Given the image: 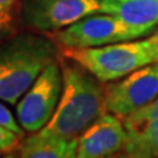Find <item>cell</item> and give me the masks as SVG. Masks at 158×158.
<instances>
[{
  "mask_svg": "<svg viewBox=\"0 0 158 158\" xmlns=\"http://www.w3.org/2000/svg\"><path fill=\"white\" fill-rule=\"evenodd\" d=\"M149 38H150V42L153 45V49H154V53H156V57L158 61V31H156Z\"/></svg>",
  "mask_w": 158,
  "mask_h": 158,
  "instance_id": "obj_17",
  "label": "cell"
},
{
  "mask_svg": "<svg viewBox=\"0 0 158 158\" xmlns=\"http://www.w3.org/2000/svg\"><path fill=\"white\" fill-rule=\"evenodd\" d=\"M158 96V62L131 73L118 82L106 85V112L128 117Z\"/></svg>",
  "mask_w": 158,
  "mask_h": 158,
  "instance_id": "obj_7",
  "label": "cell"
},
{
  "mask_svg": "<svg viewBox=\"0 0 158 158\" xmlns=\"http://www.w3.org/2000/svg\"><path fill=\"white\" fill-rule=\"evenodd\" d=\"M0 127L7 128V129H9L13 133H16L17 136L23 137V138L27 137L24 128L20 125L19 121H16V118H15L13 115H12V112L9 111L3 103H0Z\"/></svg>",
  "mask_w": 158,
  "mask_h": 158,
  "instance_id": "obj_13",
  "label": "cell"
},
{
  "mask_svg": "<svg viewBox=\"0 0 158 158\" xmlns=\"http://www.w3.org/2000/svg\"><path fill=\"white\" fill-rule=\"evenodd\" d=\"M3 71V62H2V54H0V74Z\"/></svg>",
  "mask_w": 158,
  "mask_h": 158,
  "instance_id": "obj_19",
  "label": "cell"
},
{
  "mask_svg": "<svg viewBox=\"0 0 158 158\" xmlns=\"http://www.w3.org/2000/svg\"><path fill=\"white\" fill-rule=\"evenodd\" d=\"M61 48H99L110 44L142 37V33L129 27L112 13L99 12L81 19L62 31L50 33Z\"/></svg>",
  "mask_w": 158,
  "mask_h": 158,
  "instance_id": "obj_4",
  "label": "cell"
},
{
  "mask_svg": "<svg viewBox=\"0 0 158 158\" xmlns=\"http://www.w3.org/2000/svg\"><path fill=\"white\" fill-rule=\"evenodd\" d=\"M61 56L86 67L103 83L117 81L138 69L158 62L149 37L99 48H61Z\"/></svg>",
  "mask_w": 158,
  "mask_h": 158,
  "instance_id": "obj_3",
  "label": "cell"
},
{
  "mask_svg": "<svg viewBox=\"0 0 158 158\" xmlns=\"http://www.w3.org/2000/svg\"><path fill=\"white\" fill-rule=\"evenodd\" d=\"M16 34L12 12H0V45Z\"/></svg>",
  "mask_w": 158,
  "mask_h": 158,
  "instance_id": "obj_14",
  "label": "cell"
},
{
  "mask_svg": "<svg viewBox=\"0 0 158 158\" xmlns=\"http://www.w3.org/2000/svg\"><path fill=\"white\" fill-rule=\"evenodd\" d=\"M102 12V0H23L20 19L27 29L50 34Z\"/></svg>",
  "mask_w": 158,
  "mask_h": 158,
  "instance_id": "obj_6",
  "label": "cell"
},
{
  "mask_svg": "<svg viewBox=\"0 0 158 158\" xmlns=\"http://www.w3.org/2000/svg\"><path fill=\"white\" fill-rule=\"evenodd\" d=\"M128 135L120 117L106 112L78 137V158H115L125 150Z\"/></svg>",
  "mask_w": 158,
  "mask_h": 158,
  "instance_id": "obj_8",
  "label": "cell"
},
{
  "mask_svg": "<svg viewBox=\"0 0 158 158\" xmlns=\"http://www.w3.org/2000/svg\"><path fill=\"white\" fill-rule=\"evenodd\" d=\"M23 140L24 138L17 136L16 133L11 132L7 128L0 127V154L16 152Z\"/></svg>",
  "mask_w": 158,
  "mask_h": 158,
  "instance_id": "obj_12",
  "label": "cell"
},
{
  "mask_svg": "<svg viewBox=\"0 0 158 158\" xmlns=\"http://www.w3.org/2000/svg\"><path fill=\"white\" fill-rule=\"evenodd\" d=\"M102 12L115 15L142 36L158 25V0H102Z\"/></svg>",
  "mask_w": 158,
  "mask_h": 158,
  "instance_id": "obj_9",
  "label": "cell"
},
{
  "mask_svg": "<svg viewBox=\"0 0 158 158\" xmlns=\"http://www.w3.org/2000/svg\"><path fill=\"white\" fill-rule=\"evenodd\" d=\"M78 138H62L40 131L31 133L19 146L20 158H78Z\"/></svg>",
  "mask_w": 158,
  "mask_h": 158,
  "instance_id": "obj_10",
  "label": "cell"
},
{
  "mask_svg": "<svg viewBox=\"0 0 158 158\" xmlns=\"http://www.w3.org/2000/svg\"><path fill=\"white\" fill-rule=\"evenodd\" d=\"M123 123L128 135L125 152L158 158V117L141 123Z\"/></svg>",
  "mask_w": 158,
  "mask_h": 158,
  "instance_id": "obj_11",
  "label": "cell"
},
{
  "mask_svg": "<svg viewBox=\"0 0 158 158\" xmlns=\"http://www.w3.org/2000/svg\"><path fill=\"white\" fill-rule=\"evenodd\" d=\"M17 0H0V12H12L13 4Z\"/></svg>",
  "mask_w": 158,
  "mask_h": 158,
  "instance_id": "obj_15",
  "label": "cell"
},
{
  "mask_svg": "<svg viewBox=\"0 0 158 158\" xmlns=\"http://www.w3.org/2000/svg\"><path fill=\"white\" fill-rule=\"evenodd\" d=\"M115 158H154V157H149V156H141V154H136V153H129V152H123Z\"/></svg>",
  "mask_w": 158,
  "mask_h": 158,
  "instance_id": "obj_16",
  "label": "cell"
},
{
  "mask_svg": "<svg viewBox=\"0 0 158 158\" xmlns=\"http://www.w3.org/2000/svg\"><path fill=\"white\" fill-rule=\"evenodd\" d=\"M3 158H20V156H19V152L16 150V152H11V153H7V154L4 156Z\"/></svg>",
  "mask_w": 158,
  "mask_h": 158,
  "instance_id": "obj_18",
  "label": "cell"
},
{
  "mask_svg": "<svg viewBox=\"0 0 158 158\" xmlns=\"http://www.w3.org/2000/svg\"><path fill=\"white\" fill-rule=\"evenodd\" d=\"M62 94L52 120L42 132L62 138H78L106 113V86L78 62L59 54Z\"/></svg>",
  "mask_w": 158,
  "mask_h": 158,
  "instance_id": "obj_1",
  "label": "cell"
},
{
  "mask_svg": "<svg viewBox=\"0 0 158 158\" xmlns=\"http://www.w3.org/2000/svg\"><path fill=\"white\" fill-rule=\"evenodd\" d=\"M3 71L0 100L16 104L50 63L58 61L61 48L46 33H16L0 45Z\"/></svg>",
  "mask_w": 158,
  "mask_h": 158,
  "instance_id": "obj_2",
  "label": "cell"
},
{
  "mask_svg": "<svg viewBox=\"0 0 158 158\" xmlns=\"http://www.w3.org/2000/svg\"><path fill=\"white\" fill-rule=\"evenodd\" d=\"M62 70L59 62L50 63L17 103V121L27 133H36L46 127L57 110L62 94Z\"/></svg>",
  "mask_w": 158,
  "mask_h": 158,
  "instance_id": "obj_5",
  "label": "cell"
}]
</instances>
